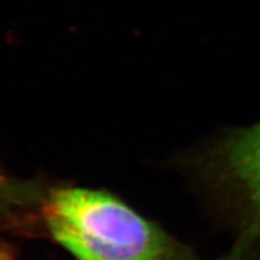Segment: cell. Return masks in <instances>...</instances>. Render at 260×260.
Instances as JSON below:
<instances>
[{
    "label": "cell",
    "instance_id": "obj_2",
    "mask_svg": "<svg viewBox=\"0 0 260 260\" xmlns=\"http://www.w3.org/2000/svg\"><path fill=\"white\" fill-rule=\"evenodd\" d=\"M217 157L246 204L248 218L242 246H248L260 237V122L228 135Z\"/></svg>",
    "mask_w": 260,
    "mask_h": 260
},
{
    "label": "cell",
    "instance_id": "obj_1",
    "mask_svg": "<svg viewBox=\"0 0 260 260\" xmlns=\"http://www.w3.org/2000/svg\"><path fill=\"white\" fill-rule=\"evenodd\" d=\"M44 216L54 239L79 260H184L165 234L102 191L58 189Z\"/></svg>",
    "mask_w": 260,
    "mask_h": 260
},
{
    "label": "cell",
    "instance_id": "obj_3",
    "mask_svg": "<svg viewBox=\"0 0 260 260\" xmlns=\"http://www.w3.org/2000/svg\"><path fill=\"white\" fill-rule=\"evenodd\" d=\"M0 260H9V259L6 258L4 254H2V253H0Z\"/></svg>",
    "mask_w": 260,
    "mask_h": 260
}]
</instances>
